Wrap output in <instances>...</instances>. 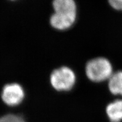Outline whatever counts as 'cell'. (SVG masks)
Masks as SVG:
<instances>
[{"label":"cell","instance_id":"cell-1","mask_svg":"<svg viewBox=\"0 0 122 122\" xmlns=\"http://www.w3.org/2000/svg\"><path fill=\"white\" fill-rule=\"evenodd\" d=\"M85 70L87 77L94 82L109 80L113 74L112 67L110 61L102 57L90 61L86 64Z\"/></svg>","mask_w":122,"mask_h":122},{"label":"cell","instance_id":"cell-2","mask_svg":"<svg viewBox=\"0 0 122 122\" xmlns=\"http://www.w3.org/2000/svg\"><path fill=\"white\" fill-rule=\"evenodd\" d=\"M76 76L71 68L62 67L54 70L50 76V83L53 87L59 91H67L75 83Z\"/></svg>","mask_w":122,"mask_h":122},{"label":"cell","instance_id":"cell-3","mask_svg":"<svg viewBox=\"0 0 122 122\" xmlns=\"http://www.w3.org/2000/svg\"><path fill=\"white\" fill-rule=\"evenodd\" d=\"M24 97V90L22 86L17 83L9 84L3 88L1 98L7 106H17L23 101Z\"/></svg>","mask_w":122,"mask_h":122},{"label":"cell","instance_id":"cell-4","mask_svg":"<svg viewBox=\"0 0 122 122\" xmlns=\"http://www.w3.org/2000/svg\"><path fill=\"white\" fill-rule=\"evenodd\" d=\"M76 14H62L54 13L50 18V24L54 28L65 30L72 25L75 22Z\"/></svg>","mask_w":122,"mask_h":122},{"label":"cell","instance_id":"cell-5","mask_svg":"<svg viewBox=\"0 0 122 122\" xmlns=\"http://www.w3.org/2000/svg\"><path fill=\"white\" fill-rule=\"evenodd\" d=\"M54 13L62 14H76L77 5L75 0H53Z\"/></svg>","mask_w":122,"mask_h":122},{"label":"cell","instance_id":"cell-6","mask_svg":"<svg viewBox=\"0 0 122 122\" xmlns=\"http://www.w3.org/2000/svg\"><path fill=\"white\" fill-rule=\"evenodd\" d=\"M106 113L110 122H120L122 120V100H117L109 103Z\"/></svg>","mask_w":122,"mask_h":122},{"label":"cell","instance_id":"cell-7","mask_svg":"<svg viewBox=\"0 0 122 122\" xmlns=\"http://www.w3.org/2000/svg\"><path fill=\"white\" fill-rule=\"evenodd\" d=\"M109 88L112 94L122 96V71L112 74L109 79Z\"/></svg>","mask_w":122,"mask_h":122},{"label":"cell","instance_id":"cell-8","mask_svg":"<svg viewBox=\"0 0 122 122\" xmlns=\"http://www.w3.org/2000/svg\"><path fill=\"white\" fill-rule=\"evenodd\" d=\"M0 122H26L20 116L15 114H6L0 117Z\"/></svg>","mask_w":122,"mask_h":122},{"label":"cell","instance_id":"cell-9","mask_svg":"<svg viewBox=\"0 0 122 122\" xmlns=\"http://www.w3.org/2000/svg\"><path fill=\"white\" fill-rule=\"evenodd\" d=\"M108 2L114 9L122 11V0H108Z\"/></svg>","mask_w":122,"mask_h":122},{"label":"cell","instance_id":"cell-10","mask_svg":"<svg viewBox=\"0 0 122 122\" xmlns=\"http://www.w3.org/2000/svg\"><path fill=\"white\" fill-rule=\"evenodd\" d=\"M11 1H15V0H11Z\"/></svg>","mask_w":122,"mask_h":122}]
</instances>
